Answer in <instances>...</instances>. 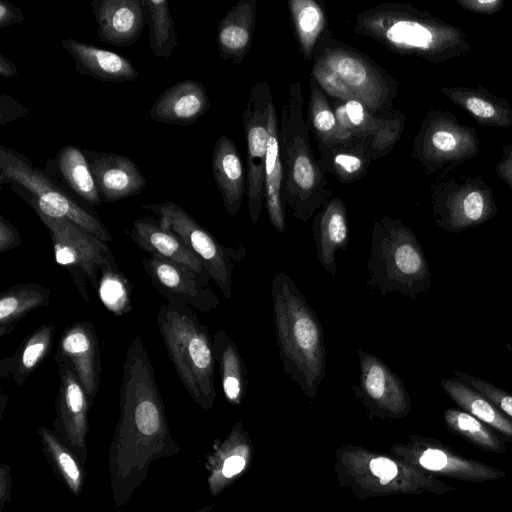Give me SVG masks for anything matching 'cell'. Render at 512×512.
I'll use <instances>...</instances> for the list:
<instances>
[{
    "instance_id": "6da1fadb",
    "label": "cell",
    "mask_w": 512,
    "mask_h": 512,
    "mask_svg": "<svg viewBox=\"0 0 512 512\" xmlns=\"http://www.w3.org/2000/svg\"><path fill=\"white\" fill-rule=\"evenodd\" d=\"M276 343L282 370L311 398L326 377V344L317 313L292 278L278 271L271 285Z\"/></svg>"
},
{
    "instance_id": "7c38bea8",
    "label": "cell",
    "mask_w": 512,
    "mask_h": 512,
    "mask_svg": "<svg viewBox=\"0 0 512 512\" xmlns=\"http://www.w3.org/2000/svg\"><path fill=\"white\" fill-rule=\"evenodd\" d=\"M273 100L266 81L255 83L242 113L247 143L246 197L252 224H256L265 202V161L269 139V104Z\"/></svg>"
},
{
    "instance_id": "cb8c5ba5",
    "label": "cell",
    "mask_w": 512,
    "mask_h": 512,
    "mask_svg": "<svg viewBox=\"0 0 512 512\" xmlns=\"http://www.w3.org/2000/svg\"><path fill=\"white\" fill-rule=\"evenodd\" d=\"M212 172L225 210L236 216L246 195V173L238 149L228 136H220L214 144Z\"/></svg>"
},
{
    "instance_id": "f35d334b",
    "label": "cell",
    "mask_w": 512,
    "mask_h": 512,
    "mask_svg": "<svg viewBox=\"0 0 512 512\" xmlns=\"http://www.w3.org/2000/svg\"><path fill=\"white\" fill-rule=\"evenodd\" d=\"M456 378L466 385L477 390L487 399H489L504 415L512 421V394L508 391L495 386L479 377L472 376L468 373L453 370Z\"/></svg>"
},
{
    "instance_id": "d590c367",
    "label": "cell",
    "mask_w": 512,
    "mask_h": 512,
    "mask_svg": "<svg viewBox=\"0 0 512 512\" xmlns=\"http://www.w3.org/2000/svg\"><path fill=\"white\" fill-rule=\"evenodd\" d=\"M446 429L465 439L475 447L496 454H504L507 450L505 442L492 430L491 427L472 416L468 412L448 408L443 413Z\"/></svg>"
},
{
    "instance_id": "836d02e7",
    "label": "cell",
    "mask_w": 512,
    "mask_h": 512,
    "mask_svg": "<svg viewBox=\"0 0 512 512\" xmlns=\"http://www.w3.org/2000/svg\"><path fill=\"white\" fill-rule=\"evenodd\" d=\"M307 124L318 144L331 145L356 140L339 127L332 104L315 79L309 78V106Z\"/></svg>"
},
{
    "instance_id": "8fae6325",
    "label": "cell",
    "mask_w": 512,
    "mask_h": 512,
    "mask_svg": "<svg viewBox=\"0 0 512 512\" xmlns=\"http://www.w3.org/2000/svg\"><path fill=\"white\" fill-rule=\"evenodd\" d=\"M153 212L160 224L180 237L198 257L211 279L227 299L232 295V272L237 263L244 260L246 246L237 247L221 244L205 227L195 220L184 208L171 200L144 207Z\"/></svg>"
},
{
    "instance_id": "4fadbf2b",
    "label": "cell",
    "mask_w": 512,
    "mask_h": 512,
    "mask_svg": "<svg viewBox=\"0 0 512 512\" xmlns=\"http://www.w3.org/2000/svg\"><path fill=\"white\" fill-rule=\"evenodd\" d=\"M332 106L341 130L351 139L364 142L372 161L392 151L401 138L407 120L400 110L387 117L377 116L355 99L334 100Z\"/></svg>"
},
{
    "instance_id": "ffe728a7",
    "label": "cell",
    "mask_w": 512,
    "mask_h": 512,
    "mask_svg": "<svg viewBox=\"0 0 512 512\" xmlns=\"http://www.w3.org/2000/svg\"><path fill=\"white\" fill-rule=\"evenodd\" d=\"M91 10L98 37L115 47L135 44L146 25L142 0H94Z\"/></svg>"
},
{
    "instance_id": "bcb514c9",
    "label": "cell",
    "mask_w": 512,
    "mask_h": 512,
    "mask_svg": "<svg viewBox=\"0 0 512 512\" xmlns=\"http://www.w3.org/2000/svg\"><path fill=\"white\" fill-rule=\"evenodd\" d=\"M244 466L245 460L241 456L234 455L226 459L222 473L225 477L230 478L241 472Z\"/></svg>"
},
{
    "instance_id": "277c9868",
    "label": "cell",
    "mask_w": 512,
    "mask_h": 512,
    "mask_svg": "<svg viewBox=\"0 0 512 512\" xmlns=\"http://www.w3.org/2000/svg\"><path fill=\"white\" fill-rule=\"evenodd\" d=\"M312 59L311 76L326 95L334 100H358L380 117L394 112L398 82L368 56L326 31Z\"/></svg>"
},
{
    "instance_id": "ba28073f",
    "label": "cell",
    "mask_w": 512,
    "mask_h": 512,
    "mask_svg": "<svg viewBox=\"0 0 512 512\" xmlns=\"http://www.w3.org/2000/svg\"><path fill=\"white\" fill-rule=\"evenodd\" d=\"M49 231L55 261L70 274L85 303L90 302L88 283L97 290L100 272L117 268L107 243L79 225L35 212Z\"/></svg>"
},
{
    "instance_id": "c3c4849f",
    "label": "cell",
    "mask_w": 512,
    "mask_h": 512,
    "mask_svg": "<svg viewBox=\"0 0 512 512\" xmlns=\"http://www.w3.org/2000/svg\"><path fill=\"white\" fill-rule=\"evenodd\" d=\"M0 75L3 78H14L18 75L16 64L0 54Z\"/></svg>"
},
{
    "instance_id": "44dd1931",
    "label": "cell",
    "mask_w": 512,
    "mask_h": 512,
    "mask_svg": "<svg viewBox=\"0 0 512 512\" xmlns=\"http://www.w3.org/2000/svg\"><path fill=\"white\" fill-rule=\"evenodd\" d=\"M210 108L205 86L196 80H181L166 88L151 109L152 120L187 126L197 122Z\"/></svg>"
},
{
    "instance_id": "603a6c76",
    "label": "cell",
    "mask_w": 512,
    "mask_h": 512,
    "mask_svg": "<svg viewBox=\"0 0 512 512\" xmlns=\"http://www.w3.org/2000/svg\"><path fill=\"white\" fill-rule=\"evenodd\" d=\"M311 231L318 262L325 271L335 276L336 253L346 251L349 242V222L344 201L332 197L315 215Z\"/></svg>"
},
{
    "instance_id": "9c48e42d",
    "label": "cell",
    "mask_w": 512,
    "mask_h": 512,
    "mask_svg": "<svg viewBox=\"0 0 512 512\" xmlns=\"http://www.w3.org/2000/svg\"><path fill=\"white\" fill-rule=\"evenodd\" d=\"M480 148L476 130L447 110L432 109L413 140L412 155L426 175L448 171L474 158Z\"/></svg>"
},
{
    "instance_id": "1f68e13d",
    "label": "cell",
    "mask_w": 512,
    "mask_h": 512,
    "mask_svg": "<svg viewBox=\"0 0 512 512\" xmlns=\"http://www.w3.org/2000/svg\"><path fill=\"white\" fill-rule=\"evenodd\" d=\"M50 290L42 284L20 283L9 287L0 296V337L11 333L28 313L47 306Z\"/></svg>"
},
{
    "instance_id": "8992f818",
    "label": "cell",
    "mask_w": 512,
    "mask_h": 512,
    "mask_svg": "<svg viewBox=\"0 0 512 512\" xmlns=\"http://www.w3.org/2000/svg\"><path fill=\"white\" fill-rule=\"evenodd\" d=\"M157 325L176 373L191 397L209 406L215 397L213 336L190 306H159Z\"/></svg>"
},
{
    "instance_id": "4dcf8cb0",
    "label": "cell",
    "mask_w": 512,
    "mask_h": 512,
    "mask_svg": "<svg viewBox=\"0 0 512 512\" xmlns=\"http://www.w3.org/2000/svg\"><path fill=\"white\" fill-rule=\"evenodd\" d=\"M213 345L223 393L229 402L239 404L245 396L248 380L238 347L222 329L213 335Z\"/></svg>"
},
{
    "instance_id": "7bdbcfd3",
    "label": "cell",
    "mask_w": 512,
    "mask_h": 512,
    "mask_svg": "<svg viewBox=\"0 0 512 512\" xmlns=\"http://www.w3.org/2000/svg\"><path fill=\"white\" fill-rule=\"evenodd\" d=\"M28 109L18 101L7 95L1 97V116L0 123L4 125L8 121L23 117L28 114Z\"/></svg>"
},
{
    "instance_id": "d6a6232c",
    "label": "cell",
    "mask_w": 512,
    "mask_h": 512,
    "mask_svg": "<svg viewBox=\"0 0 512 512\" xmlns=\"http://www.w3.org/2000/svg\"><path fill=\"white\" fill-rule=\"evenodd\" d=\"M55 161L62 179L79 197L95 206L103 202L83 149L66 145Z\"/></svg>"
},
{
    "instance_id": "d6986e66",
    "label": "cell",
    "mask_w": 512,
    "mask_h": 512,
    "mask_svg": "<svg viewBox=\"0 0 512 512\" xmlns=\"http://www.w3.org/2000/svg\"><path fill=\"white\" fill-rule=\"evenodd\" d=\"M131 239L150 256L180 265L195 273L204 285L211 279L198 257L173 231L164 228L158 219L142 216L137 218L129 231Z\"/></svg>"
},
{
    "instance_id": "ee69618b",
    "label": "cell",
    "mask_w": 512,
    "mask_h": 512,
    "mask_svg": "<svg viewBox=\"0 0 512 512\" xmlns=\"http://www.w3.org/2000/svg\"><path fill=\"white\" fill-rule=\"evenodd\" d=\"M24 19L25 16L20 8L7 0L0 1V29L19 25Z\"/></svg>"
},
{
    "instance_id": "3957f363",
    "label": "cell",
    "mask_w": 512,
    "mask_h": 512,
    "mask_svg": "<svg viewBox=\"0 0 512 512\" xmlns=\"http://www.w3.org/2000/svg\"><path fill=\"white\" fill-rule=\"evenodd\" d=\"M300 81L289 84L279 119V147L283 168L282 201L297 220H310L331 198L325 171L313 156L310 130L303 116Z\"/></svg>"
},
{
    "instance_id": "ab89813d",
    "label": "cell",
    "mask_w": 512,
    "mask_h": 512,
    "mask_svg": "<svg viewBox=\"0 0 512 512\" xmlns=\"http://www.w3.org/2000/svg\"><path fill=\"white\" fill-rule=\"evenodd\" d=\"M462 9L480 15H494L498 13L503 5V0H456Z\"/></svg>"
},
{
    "instance_id": "8d00e7d4",
    "label": "cell",
    "mask_w": 512,
    "mask_h": 512,
    "mask_svg": "<svg viewBox=\"0 0 512 512\" xmlns=\"http://www.w3.org/2000/svg\"><path fill=\"white\" fill-rule=\"evenodd\" d=\"M146 25L149 30V48L157 58H169L179 47L168 2L142 0Z\"/></svg>"
},
{
    "instance_id": "2e32d148",
    "label": "cell",
    "mask_w": 512,
    "mask_h": 512,
    "mask_svg": "<svg viewBox=\"0 0 512 512\" xmlns=\"http://www.w3.org/2000/svg\"><path fill=\"white\" fill-rule=\"evenodd\" d=\"M410 455L422 470L455 480L480 483L506 476L503 470L463 456L436 439L415 441Z\"/></svg>"
},
{
    "instance_id": "f6af8a7d",
    "label": "cell",
    "mask_w": 512,
    "mask_h": 512,
    "mask_svg": "<svg viewBox=\"0 0 512 512\" xmlns=\"http://www.w3.org/2000/svg\"><path fill=\"white\" fill-rule=\"evenodd\" d=\"M497 176L512 190V143L502 149V158L495 166Z\"/></svg>"
},
{
    "instance_id": "f546056e",
    "label": "cell",
    "mask_w": 512,
    "mask_h": 512,
    "mask_svg": "<svg viewBox=\"0 0 512 512\" xmlns=\"http://www.w3.org/2000/svg\"><path fill=\"white\" fill-rule=\"evenodd\" d=\"M440 386L462 410L512 441V421L484 395L456 377L443 378Z\"/></svg>"
},
{
    "instance_id": "52a82bcc",
    "label": "cell",
    "mask_w": 512,
    "mask_h": 512,
    "mask_svg": "<svg viewBox=\"0 0 512 512\" xmlns=\"http://www.w3.org/2000/svg\"><path fill=\"white\" fill-rule=\"evenodd\" d=\"M9 183L35 212L67 219L108 243L113 240L100 219L80 206L57 182L17 150L0 146V184Z\"/></svg>"
},
{
    "instance_id": "74e56055",
    "label": "cell",
    "mask_w": 512,
    "mask_h": 512,
    "mask_svg": "<svg viewBox=\"0 0 512 512\" xmlns=\"http://www.w3.org/2000/svg\"><path fill=\"white\" fill-rule=\"evenodd\" d=\"M97 291L102 304L113 314L121 316L131 310L130 284L118 267L100 272Z\"/></svg>"
},
{
    "instance_id": "7402d4cb",
    "label": "cell",
    "mask_w": 512,
    "mask_h": 512,
    "mask_svg": "<svg viewBox=\"0 0 512 512\" xmlns=\"http://www.w3.org/2000/svg\"><path fill=\"white\" fill-rule=\"evenodd\" d=\"M61 44L80 74L111 83L132 82L139 76L131 60L121 54L73 38L62 39Z\"/></svg>"
},
{
    "instance_id": "e575fe53",
    "label": "cell",
    "mask_w": 512,
    "mask_h": 512,
    "mask_svg": "<svg viewBox=\"0 0 512 512\" xmlns=\"http://www.w3.org/2000/svg\"><path fill=\"white\" fill-rule=\"evenodd\" d=\"M288 8L305 60H311L319 39L325 34L326 15L314 0H289Z\"/></svg>"
},
{
    "instance_id": "5bb4252c",
    "label": "cell",
    "mask_w": 512,
    "mask_h": 512,
    "mask_svg": "<svg viewBox=\"0 0 512 512\" xmlns=\"http://www.w3.org/2000/svg\"><path fill=\"white\" fill-rule=\"evenodd\" d=\"M359 376L354 394L370 411L390 417H404L411 410L409 393L401 378L376 355L357 350Z\"/></svg>"
},
{
    "instance_id": "7dc6e473",
    "label": "cell",
    "mask_w": 512,
    "mask_h": 512,
    "mask_svg": "<svg viewBox=\"0 0 512 512\" xmlns=\"http://www.w3.org/2000/svg\"><path fill=\"white\" fill-rule=\"evenodd\" d=\"M59 462L69 478L76 482L79 478V470L73 459L66 453H61L59 455Z\"/></svg>"
},
{
    "instance_id": "484cf974",
    "label": "cell",
    "mask_w": 512,
    "mask_h": 512,
    "mask_svg": "<svg viewBox=\"0 0 512 512\" xmlns=\"http://www.w3.org/2000/svg\"><path fill=\"white\" fill-rule=\"evenodd\" d=\"M440 92L483 127H512V107L509 102L484 87L450 86L441 88Z\"/></svg>"
},
{
    "instance_id": "60d3db41",
    "label": "cell",
    "mask_w": 512,
    "mask_h": 512,
    "mask_svg": "<svg viewBox=\"0 0 512 512\" xmlns=\"http://www.w3.org/2000/svg\"><path fill=\"white\" fill-rule=\"evenodd\" d=\"M21 243V236L11 221L0 215V252L5 253Z\"/></svg>"
},
{
    "instance_id": "30bf717a",
    "label": "cell",
    "mask_w": 512,
    "mask_h": 512,
    "mask_svg": "<svg viewBox=\"0 0 512 512\" xmlns=\"http://www.w3.org/2000/svg\"><path fill=\"white\" fill-rule=\"evenodd\" d=\"M431 203L436 226L449 233L479 227L498 212L493 190L481 175H439L431 184Z\"/></svg>"
},
{
    "instance_id": "83f0119b",
    "label": "cell",
    "mask_w": 512,
    "mask_h": 512,
    "mask_svg": "<svg viewBox=\"0 0 512 512\" xmlns=\"http://www.w3.org/2000/svg\"><path fill=\"white\" fill-rule=\"evenodd\" d=\"M54 326L44 324L31 332L11 357L0 362V375L3 379L13 378L21 387L35 368L50 353Z\"/></svg>"
},
{
    "instance_id": "e0dca14e",
    "label": "cell",
    "mask_w": 512,
    "mask_h": 512,
    "mask_svg": "<svg viewBox=\"0 0 512 512\" xmlns=\"http://www.w3.org/2000/svg\"><path fill=\"white\" fill-rule=\"evenodd\" d=\"M56 363H66L75 373L88 398L98 390L101 375L100 348L96 329L91 321H78L62 332Z\"/></svg>"
},
{
    "instance_id": "f1b7e54d",
    "label": "cell",
    "mask_w": 512,
    "mask_h": 512,
    "mask_svg": "<svg viewBox=\"0 0 512 512\" xmlns=\"http://www.w3.org/2000/svg\"><path fill=\"white\" fill-rule=\"evenodd\" d=\"M318 161L325 172H330L342 183L363 178L370 162L366 144L350 140L331 145L318 144Z\"/></svg>"
},
{
    "instance_id": "7a4b0ae2",
    "label": "cell",
    "mask_w": 512,
    "mask_h": 512,
    "mask_svg": "<svg viewBox=\"0 0 512 512\" xmlns=\"http://www.w3.org/2000/svg\"><path fill=\"white\" fill-rule=\"evenodd\" d=\"M354 31L394 53L423 58L435 65L464 56L471 49L459 27L404 3H383L361 12Z\"/></svg>"
},
{
    "instance_id": "d4e9b609",
    "label": "cell",
    "mask_w": 512,
    "mask_h": 512,
    "mask_svg": "<svg viewBox=\"0 0 512 512\" xmlns=\"http://www.w3.org/2000/svg\"><path fill=\"white\" fill-rule=\"evenodd\" d=\"M256 1L240 0L218 22L217 45L221 59L241 64L252 43Z\"/></svg>"
},
{
    "instance_id": "ac0fdd59",
    "label": "cell",
    "mask_w": 512,
    "mask_h": 512,
    "mask_svg": "<svg viewBox=\"0 0 512 512\" xmlns=\"http://www.w3.org/2000/svg\"><path fill=\"white\" fill-rule=\"evenodd\" d=\"M99 194L104 202H115L143 192L147 179L127 156L115 152L84 150Z\"/></svg>"
},
{
    "instance_id": "4316f807",
    "label": "cell",
    "mask_w": 512,
    "mask_h": 512,
    "mask_svg": "<svg viewBox=\"0 0 512 512\" xmlns=\"http://www.w3.org/2000/svg\"><path fill=\"white\" fill-rule=\"evenodd\" d=\"M269 139L265 161V205L269 221L280 233L286 230L282 201L283 168L279 147V118L271 100L269 104Z\"/></svg>"
},
{
    "instance_id": "5b68a950",
    "label": "cell",
    "mask_w": 512,
    "mask_h": 512,
    "mask_svg": "<svg viewBox=\"0 0 512 512\" xmlns=\"http://www.w3.org/2000/svg\"><path fill=\"white\" fill-rule=\"evenodd\" d=\"M367 288L384 297L397 292L415 300L427 294L432 279L422 245L401 220L388 216L374 222L367 261Z\"/></svg>"
},
{
    "instance_id": "b9f144b4",
    "label": "cell",
    "mask_w": 512,
    "mask_h": 512,
    "mask_svg": "<svg viewBox=\"0 0 512 512\" xmlns=\"http://www.w3.org/2000/svg\"><path fill=\"white\" fill-rule=\"evenodd\" d=\"M370 470L376 477L380 478L381 484H388L399 475L398 465L385 457H378L370 462Z\"/></svg>"
},
{
    "instance_id": "9a60e30c",
    "label": "cell",
    "mask_w": 512,
    "mask_h": 512,
    "mask_svg": "<svg viewBox=\"0 0 512 512\" xmlns=\"http://www.w3.org/2000/svg\"><path fill=\"white\" fill-rule=\"evenodd\" d=\"M142 264L152 285L168 303L187 305L202 312L220 305L219 297L192 271L154 256L145 257Z\"/></svg>"
}]
</instances>
